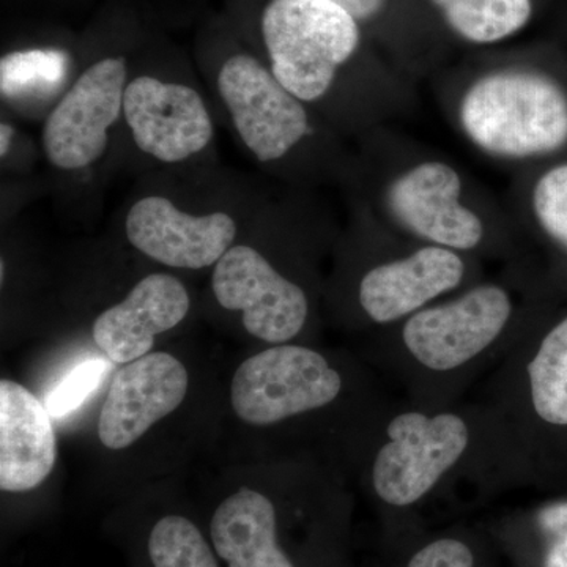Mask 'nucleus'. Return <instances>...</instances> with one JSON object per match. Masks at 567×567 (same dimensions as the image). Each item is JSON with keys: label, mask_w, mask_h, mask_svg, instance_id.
<instances>
[{"label": "nucleus", "mask_w": 567, "mask_h": 567, "mask_svg": "<svg viewBox=\"0 0 567 567\" xmlns=\"http://www.w3.org/2000/svg\"><path fill=\"white\" fill-rule=\"evenodd\" d=\"M457 123L465 140L505 162L551 155L567 144V92L532 66H495L462 93Z\"/></svg>", "instance_id": "f257e3e1"}, {"label": "nucleus", "mask_w": 567, "mask_h": 567, "mask_svg": "<svg viewBox=\"0 0 567 567\" xmlns=\"http://www.w3.org/2000/svg\"><path fill=\"white\" fill-rule=\"evenodd\" d=\"M260 35L276 80L308 106L327 99L364 43L363 25L331 0H268Z\"/></svg>", "instance_id": "f03ea898"}, {"label": "nucleus", "mask_w": 567, "mask_h": 567, "mask_svg": "<svg viewBox=\"0 0 567 567\" xmlns=\"http://www.w3.org/2000/svg\"><path fill=\"white\" fill-rule=\"evenodd\" d=\"M470 445L472 431L458 413H399L372 465L377 496L393 507L416 505L456 468Z\"/></svg>", "instance_id": "7ed1b4c3"}, {"label": "nucleus", "mask_w": 567, "mask_h": 567, "mask_svg": "<svg viewBox=\"0 0 567 567\" xmlns=\"http://www.w3.org/2000/svg\"><path fill=\"white\" fill-rule=\"evenodd\" d=\"M216 91L256 162L286 159L312 133L308 104L276 80L267 63L237 52L216 74Z\"/></svg>", "instance_id": "20e7f679"}, {"label": "nucleus", "mask_w": 567, "mask_h": 567, "mask_svg": "<svg viewBox=\"0 0 567 567\" xmlns=\"http://www.w3.org/2000/svg\"><path fill=\"white\" fill-rule=\"evenodd\" d=\"M128 81L126 59L110 55L71 82L41 130V147L54 169L80 173L103 158Z\"/></svg>", "instance_id": "39448f33"}, {"label": "nucleus", "mask_w": 567, "mask_h": 567, "mask_svg": "<svg viewBox=\"0 0 567 567\" xmlns=\"http://www.w3.org/2000/svg\"><path fill=\"white\" fill-rule=\"evenodd\" d=\"M514 309L506 287L480 284L454 300L427 306L404 320L402 344L427 371H456L498 341L513 320Z\"/></svg>", "instance_id": "423d86ee"}, {"label": "nucleus", "mask_w": 567, "mask_h": 567, "mask_svg": "<svg viewBox=\"0 0 567 567\" xmlns=\"http://www.w3.org/2000/svg\"><path fill=\"white\" fill-rule=\"evenodd\" d=\"M342 379L322 354L279 344L248 358L235 372L233 406L249 424L268 425L331 404Z\"/></svg>", "instance_id": "0eeeda50"}, {"label": "nucleus", "mask_w": 567, "mask_h": 567, "mask_svg": "<svg viewBox=\"0 0 567 567\" xmlns=\"http://www.w3.org/2000/svg\"><path fill=\"white\" fill-rule=\"evenodd\" d=\"M464 181L451 164L425 159L391 178L383 192L388 216L424 245L457 252L486 241V223L464 200Z\"/></svg>", "instance_id": "6e6552de"}, {"label": "nucleus", "mask_w": 567, "mask_h": 567, "mask_svg": "<svg viewBox=\"0 0 567 567\" xmlns=\"http://www.w3.org/2000/svg\"><path fill=\"white\" fill-rule=\"evenodd\" d=\"M122 117L134 145L158 163L188 162L215 136L210 110L196 89L151 74L128 81Z\"/></svg>", "instance_id": "1a4fd4ad"}, {"label": "nucleus", "mask_w": 567, "mask_h": 567, "mask_svg": "<svg viewBox=\"0 0 567 567\" xmlns=\"http://www.w3.org/2000/svg\"><path fill=\"white\" fill-rule=\"evenodd\" d=\"M212 289L224 309L244 312L246 331L260 341L286 344L308 320L305 290L248 245H234L218 260Z\"/></svg>", "instance_id": "9d476101"}, {"label": "nucleus", "mask_w": 567, "mask_h": 567, "mask_svg": "<svg viewBox=\"0 0 567 567\" xmlns=\"http://www.w3.org/2000/svg\"><path fill=\"white\" fill-rule=\"evenodd\" d=\"M130 244L158 264L200 270L218 264L237 238L238 226L227 212L197 215L182 210L169 197H141L126 213Z\"/></svg>", "instance_id": "9b49d317"}, {"label": "nucleus", "mask_w": 567, "mask_h": 567, "mask_svg": "<svg viewBox=\"0 0 567 567\" xmlns=\"http://www.w3.org/2000/svg\"><path fill=\"white\" fill-rule=\"evenodd\" d=\"M465 274L461 252L423 245L365 271L358 287V301L372 322H404L443 295L456 290L464 282Z\"/></svg>", "instance_id": "f8f14e48"}, {"label": "nucleus", "mask_w": 567, "mask_h": 567, "mask_svg": "<svg viewBox=\"0 0 567 567\" xmlns=\"http://www.w3.org/2000/svg\"><path fill=\"white\" fill-rule=\"evenodd\" d=\"M188 372L173 354L148 353L123 365L112 380L99 421V436L110 450L133 445L185 399Z\"/></svg>", "instance_id": "ddd939ff"}, {"label": "nucleus", "mask_w": 567, "mask_h": 567, "mask_svg": "<svg viewBox=\"0 0 567 567\" xmlns=\"http://www.w3.org/2000/svg\"><path fill=\"white\" fill-rule=\"evenodd\" d=\"M189 311V295L173 275L145 276L121 303L93 323V341L115 364H128L151 353L155 336L173 330Z\"/></svg>", "instance_id": "4468645a"}, {"label": "nucleus", "mask_w": 567, "mask_h": 567, "mask_svg": "<svg viewBox=\"0 0 567 567\" xmlns=\"http://www.w3.org/2000/svg\"><path fill=\"white\" fill-rule=\"evenodd\" d=\"M58 457L47 406L24 386L0 382V487L25 492L39 487Z\"/></svg>", "instance_id": "2eb2a0df"}, {"label": "nucleus", "mask_w": 567, "mask_h": 567, "mask_svg": "<svg viewBox=\"0 0 567 567\" xmlns=\"http://www.w3.org/2000/svg\"><path fill=\"white\" fill-rule=\"evenodd\" d=\"M212 540L229 567H295L276 543L274 503L251 488H240L218 506Z\"/></svg>", "instance_id": "dca6fc26"}, {"label": "nucleus", "mask_w": 567, "mask_h": 567, "mask_svg": "<svg viewBox=\"0 0 567 567\" xmlns=\"http://www.w3.org/2000/svg\"><path fill=\"white\" fill-rule=\"evenodd\" d=\"M451 37L472 47L514 39L535 18L536 0H423Z\"/></svg>", "instance_id": "f3484780"}, {"label": "nucleus", "mask_w": 567, "mask_h": 567, "mask_svg": "<svg viewBox=\"0 0 567 567\" xmlns=\"http://www.w3.org/2000/svg\"><path fill=\"white\" fill-rule=\"evenodd\" d=\"M529 399L544 423L567 425V317L555 324L527 365Z\"/></svg>", "instance_id": "a211bd4d"}, {"label": "nucleus", "mask_w": 567, "mask_h": 567, "mask_svg": "<svg viewBox=\"0 0 567 567\" xmlns=\"http://www.w3.org/2000/svg\"><path fill=\"white\" fill-rule=\"evenodd\" d=\"M69 70V54L63 51L51 48L11 51L0 61L2 99L10 102L48 99L61 91Z\"/></svg>", "instance_id": "6ab92c4d"}, {"label": "nucleus", "mask_w": 567, "mask_h": 567, "mask_svg": "<svg viewBox=\"0 0 567 567\" xmlns=\"http://www.w3.org/2000/svg\"><path fill=\"white\" fill-rule=\"evenodd\" d=\"M148 555L155 567H218L203 533L181 516L164 517L155 525Z\"/></svg>", "instance_id": "aec40b11"}, {"label": "nucleus", "mask_w": 567, "mask_h": 567, "mask_svg": "<svg viewBox=\"0 0 567 567\" xmlns=\"http://www.w3.org/2000/svg\"><path fill=\"white\" fill-rule=\"evenodd\" d=\"M532 210L537 224L567 251V163L551 167L533 186Z\"/></svg>", "instance_id": "412c9836"}, {"label": "nucleus", "mask_w": 567, "mask_h": 567, "mask_svg": "<svg viewBox=\"0 0 567 567\" xmlns=\"http://www.w3.org/2000/svg\"><path fill=\"white\" fill-rule=\"evenodd\" d=\"M112 368L114 365L103 358H92L74 365L44 399V406L51 417L62 420L70 413L76 412L84 404L85 399L102 385L104 377L110 374Z\"/></svg>", "instance_id": "4be33fe9"}, {"label": "nucleus", "mask_w": 567, "mask_h": 567, "mask_svg": "<svg viewBox=\"0 0 567 567\" xmlns=\"http://www.w3.org/2000/svg\"><path fill=\"white\" fill-rule=\"evenodd\" d=\"M537 522L547 537L544 567H567V502L544 507Z\"/></svg>", "instance_id": "5701e85b"}, {"label": "nucleus", "mask_w": 567, "mask_h": 567, "mask_svg": "<svg viewBox=\"0 0 567 567\" xmlns=\"http://www.w3.org/2000/svg\"><path fill=\"white\" fill-rule=\"evenodd\" d=\"M406 567H475V555L462 540L443 537L417 550Z\"/></svg>", "instance_id": "b1692460"}, {"label": "nucleus", "mask_w": 567, "mask_h": 567, "mask_svg": "<svg viewBox=\"0 0 567 567\" xmlns=\"http://www.w3.org/2000/svg\"><path fill=\"white\" fill-rule=\"evenodd\" d=\"M360 22L363 28L382 29L391 18L399 17V9L406 0H331Z\"/></svg>", "instance_id": "393cba45"}, {"label": "nucleus", "mask_w": 567, "mask_h": 567, "mask_svg": "<svg viewBox=\"0 0 567 567\" xmlns=\"http://www.w3.org/2000/svg\"><path fill=\"white\" fill-rule=\"evenodd\" d=\"M13 141V126H11L10 123L3 122L2 125H0V156H2V159H6V156L9 155Z\"/></svg>", "instance_id": "a878e982"}]
</instances>
